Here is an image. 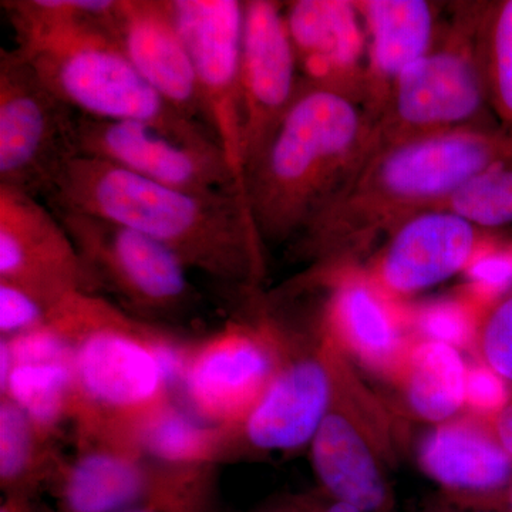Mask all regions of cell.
<instances>
[{"label":"cell","instance_id":"16","mask_svg":"<svg viewBox=\"0 0 512 512\" xmlns=\"http://www.w3.org/2000/svg\"><path fill=\"white\" fill-rule=\"evenodd\" d=\"M325 357H305L276 373L252 409L245 434L258 450L289 451L312 443L335 396L332 346Z\"/></svg>","mask_w":512,"mask_h":512},{"label":"cell","instance_id":"12","mask_svg":"<svg viewBox=\"0 0 512 512\" xmlns=\"http://www.w3.org/2000/svg\"><path fill=\"white\" fill-rule=\"evenodd\" d=\"M0 282L18 285L59 308L84 288L79 254L49 205L0 185Z\"/></svg>","mask_w":512,"mask_h":512},{"label":"cell","instance_id":"9","mask_svg":"<svg viewBox=\"0 0 512 512\" xmlns=\"http://www.w3.org/2000/svg\"><path fill=\"white\" fill-rule=\"evenodd\" d=\"M171 8L194 64L212 133L247 201L241 83L244 2L171 0Z\"/></svg>","mask_w":512,"mask_h":512},{"label":"cell","instance_id":"22","mask_svg":"<svg viewBox=\"0 0 512 512\" xmlns=\"http://www.w3.org/2000/svg\"><path fill=\"white\" fill-rule=\"evenodd\" d=\"M399 372L404 403L416 419L437 426L456 419L466 406L468 366L460 349L421 339Z\"/></svg>","mask_w":512,"mask_h":512},{"label":"cell","instance_id":"21","mask_svg":"<svg viewBox=\"0 0 512 512\" xmlns=\"http://www.w3.org/2000/svg\"><path fill=\"white\" fill-rule=\"evenodd\" d=\"M264 343L245 336L224 339L202 352L187 373L192 402L211 416L252 409L276 373Z\"/></svg>","mask_w":512,"mask_h":512},{"label":"cell","instance_id":"27","mask_svg":"<svg viewBox=\"0 0 512 512\" xmlns=\"http://www.w3.org/2000/svg\"><path fill=\"white\" fill-rule=\"evenodd\" d=\"M143 444L148 453L165 463H191L208 451L211 436L194 417L167 409L148 421L143 430Z\"/></svg>","mask_w":512,"mask_h":512},{"label":"cell","instance_id":"14","mask_svg":"<svg viewBox=\"0 0 512 512\" xmlns=\"http://www.w3.org/2000/svg\"><path fill=\"white\" fill-rule=\"evenodd\" d=\"M285 5L286 28L303 82L362 107L366 35L355 2L295 0Z\"/></svg>","mask_w":512,"mask_h":512},{"label":"cell","instance_id":"30","mask_svg":"<svg viewBox=\"0 0 512 512\" xmlns=\"http://www.w3.org/2000/svg\"><path fill=\"white\" fill-rule=\"evenodd\" d=\"M56 306L28 289L9 282H0V330L3 335L29 332L42 328L47 312L56 311Z\"/></svg>","mask_w":512,"mask_h":512},{"label":"cell","instance_id":"37","mask_svg":"<svg viewBox=\"0 0 512 512\" xmlns=\"http://www.w3.org/2000/svg\"><path fill=\"white\" fill-rule=\"evenodd\" d=\"M424 512H503L498 510H490V508H474L466 507V505H460L453 503V501L447 500L443 495L437 498L436 501H431L427 505Z\"/></svg>","mask_w":512,"mask_h":512},{"label":"cell","instance_id":"5","mask_svg":"<svg viewBox=\"0 0 512 512\" xmlns=\"http://www.w3.org/2000/svg\"><path fill=\"white\" fill-rule=\"evenodd\" d=\"M485 3H460L429 52L402 74L372 126L367 158L417 138L483 124L478 119L488 101L478 30Z\"/></svg>","mask_w":512,"mask_h":512},{"label":"cell","instance_id":"39","mask_svg":"<svg viewBox=\"0 0 512 512\" xmlns=\"http://www.w3.org/2000/svg\"><path fill=\"white\" fill-rule=\"evenodd\" d=\"M322 512H362L352 505L338 503V501H330L328 504L322 505Z\"/></svg>","mask_w":512,"mask_h":512},{"label":"cell","instance_id":"19","mask_svg":"<svg viewBox=\"0 0 512 512\" xmlns=\"http://www.w3.org/2000/svg\"><path fill=\"white\" fill-rule=\"evenodd\" d=\"M325 320L328 338L377 372H399L412 348L386 296L366 274L338 275Z\"/></svg>","mask_w":512,"mask_h":512},{"label":"cell","instance_id":"31","mask_svg":"<svg viewBox=\"0 0 512 512\" xmlns=\"http://www.w3.org/2000/svg\"><path fill=\"white\" fill-rule=\"evenodd\" d=\"M8 343L15 365L62 363V365L74 366V353L69 343L55 330L47 328L29 330Z\"/></svg>","mask_w":512,"mask_h":512},{"label":"cell","instance_id":"23","mask_svg":"<svg viewBox=\"0 0 512 512\" xmlns=\"http://www.w3.org/2000/svg\"><path fill=\"white\" fill-rule=\"evenodd\" d=\"M146 491L143 470L130 458L96 451L80 458L67 474L64 504L70 512H124Z\"/></svg>","mask_w":512,"mask_h":512},{"label":"cell","instance_id":"17","mask_svg":"<svg viewBox=\"0 0 512 512\" xmlns=\"http://www.w3.org/2000/svg\"><path fill=\"white\" fill-rule=\"evenodd\" d=\"M366 35L362 109L376 123L402 74L433 46L437 8L426 0H355Z\"/></svg>","mask_w":512,"mask_h":512},{"label":"cell","instance_id":"3","mask_svg":"<svg viewBox=\"0 0 512 512\" xmlns=\"http://www.w3.org/2000/svg\"><path fill=\"white\" fill-rule=\"evenodd\" d=\"M53 211L94 215L134 229L225 281L251 284L264 271L262 244L238 192L195 194L89 156L64 164L45 195Z\"/></svg>","mask_w":512,"mask_h":512},{"label":"cell","instance_id":"13","mask_svg":"<svg viewBox=\"0 0 512 512\" xmlns=\"http://www.w3.org/2000/svg\"><path fill=\"white\" fill-rule=\"evenodd\" d=\"M481 231L446 208L421 211L387 235L367 278L386 298L427 291L470 268Z\"/></svg>","mask_w":512,"mask_h":512},{"label":"cell","instance_id":"33","mask_svg":"<svg viewBox=\"0 0 512 512\" xmlns=\"http://www.w3.org/2000/svg\"><path fill=\"white\" fill-rule=\"evenodd\" d=\"M512 400L510 383L481 363L468 367L466 406L484 416L494 417Z\"/></svg>","mask_w":512,"mask_h":512},{"label":"cell","instance_id":"35","mask_svg":"<svg viewBox=\"0 0 512 512\" xmlns=\"http://www.w3.org/2000/svg\"><path fill=\"white\" fill-rule=\"evenodd\" d=\"M491 431L501 447L512 457V400L491 421Z\"/></svg>","mask_w":512,"mask_h":512},{"label":"cell","instance_id":"15","mask_svg":"<svg viewBox=\"0 0 512 512\" xmlns=\"http://www.w3.org/2000/svg\"><path fill=\"white\" fill-rule=\"evenodd\" d=\"M113 29L143 79L171 107L214 136L171 0H117Z\"/></svg>","mask_w":512,"mask_h":512},{"label":"cell","instance_id":"26","mask_svg":"<svg viewBox=\"0 0 512 512\" xmlns=\"http://www.w3.org/2000/svg\"><path fill=\"white\" fill-rule=\"evenodd\" d=\"M456 212L481 229L512 224V160L471 178L440 207Z\"/></svg>","mask_w":512,"mask_h":512},{"label":"cell","instance_id":"34","mask_svg":"<svg viewBox=\"0 0 512 512\" xmlns=\"http://www.w3.org/2000/svg\"><path fill=\"white\" fill-rule=\"evenodd\" d=\"M151 348H153L154 356H156L164 383L177 382L178 377L183 375L184 369L183 357L178 353V350L167 345V343H153Z\"/></svg>","mask_w":512,"mask_h":512},{"label":"cell","instance_id":"10","mask_svg":"<svg viewBox=\"0 0 512 512\" xmlns=\"http://www.w3.org/2000/svg\"><path fill=\"white\" fill-rule=\"evenodd\" d=\"M74 141L80 156L100 158L147 180L195 194L238 192L244 198L220 147L191 146L147 124L80 113Z\"/></svg>","mask_w":512,"mask_h":512},{"label":"cell","instance_id":"32","mask_svg":"<svg viewBox=\"0 0 512 512\" xmlns=\"http://www.w3.org/2000/svg\"><path fill=\"white\" fill-rule=\"evenodd\" d=\"M417 329L423 340L446 343L457 349H463L471 340H476L477 332V326L471 323L466 313L450 303L421 313Z\"/></svg>","mask_w":512,"mask_h":512},{"label":"cell","instance_id":"28","mask_svg":"<svg viewBox=\"0 0 512 512\" xmlns=\"http://www.w3.org/2000/svg\"><path fill=\"white\" fill-rule=\"evenodd\" d=\"M476 345L483 365L512 384V288L488 305L477 323Z\"/></svg>","mask_w":512,"mask_h":512},{"label":"cell","instance_id":"40","mask_svg":"<svg viewBox=\"0 0 512 512\" xmlns=\"http://www.w3.org/2000/svg\"><path fill=\"white\" fill-rule=\"evenodd\" d=\"M0 512H15V511L10 510V508H9V507H3V508H2V511H0Z\"/></svg>","mask_w":512,"mask_h":512},{"label":"cell","instance_id":"11","mask_svg":"<svg viewBox=\"0 0 512 512\" xmlns=\"http://www.w3.org/2000/svg\"><path fill=\"white\" fill-rule=\"evenodd\" d=\"M241 83L247 180L249 171L271 143L302 86L295 50L286 28L284 3L244 2Z\"/></svg>","mask_w":512,"mask_h":512},{"label":"cell","instance_id":"1","mask_svg":"<svg viewBox=\"0 0 512 512\" xmlns=\"http://www.w3.org/2000/svg\"><path fill=\"white\" fill-rule=\"evenodd\" d=\"M512 160V128L473 124L384 148L295 239L325 268L372 251L402 222L440 207L471 178Z\"/></svg>","mask_w":512,"mask_h":512},{"label":"cell","instance_id":"2","mask_svg":"<svg viewBox=\"0 0 512 512\" xmlns=\"http://www.w3.org/2000/svg\"><path fill=\"white\" fill-rule=\"evenodd\" d=\"M116 2L9 0L2 8L16 33V52L77 113L136 121L191 146L220 147L137 72L114 33Z\"/></svg>","mask_w":512,"mask_h":512},{"label":"cell","instance_id":"18","mask_svg":"<svg viewBox=\"0 0 512 512\" xmlns=\"http://www.w3.org/2000/svg\"><path fill=\"white\" fill-rule=\"evenodd\" d=\"M417 463L448 500L488 497L512 483V457L491 427L476 420L453 419L434 426L420 441Z\"/></svg>","mask_w":512,"mask_h":512},{"label":"cell","instance_id":"7","mask_svg":"<svg viewBox=\"0 0 512 512\" xmlns=\"http://www.w3.org/2000/svg\"><path fill=\"white\" fill-rule=\"evenodd\" d=\"M79 113L22 56L0 52V185L45 198L64 164L77 156Z\"/></svg>","mask_w":512,"mask_h":512},{"label":"cell","instance_id":"36","mask_svg":"<svg viewBox=\"0 0 512 512\" xmlns=\"http://www.w3.org/2000/svg\"><path fill=\"white\" fill-rule=\"evenodd\" d=\"M453 503L466 505V507L490 508V510L512 512V483L505 487L503 491H500V493L476 498V500L453 501Z\"/></svg>","mask_w":512,"mask_h":512},{"label":"cell","instance_id":"38","mask_svg":"<svg viewBox=\"0 0 512 512\" xmlns=\"http://www.w3.org/2000/svg\"><path fill=\"white\" fill-rule=\"evenodd\" d=\"M274 512H322V505L316 504H292L279 508Z\"/></svg>","mask_w":512,"mask_h":512},{"label":"cell","instance_id":"25","mask_svg":"<svg viewBox=\"0 0 512 512\" xmlns=\"http://www.w3.org/2000/svg\"><path fill=\"white\" fill-rule=\"evenodd\" d=\"M73 365H15L8 382L2 387L16 406L20 407L33 424L50 426L63 413L66 396L72 386Z\"/></svg>","mask_w":512,"mask_h":512},{"label":"cell","instance_id":"24","mask_svg":"<svg viewBox=\"0 0 512 512\" xmlns=\"http://www.w3.org/2000/svg\"><path fill=\"white\" fill-rule=\"evenodd\" d=\"M478 53L488 106L498 124L512 128V0L485 3Z\"/></svg>","mask_w":512,"mask_h":512},{"label":"cell","instance_id":"8","mask_svg":"<svg viewBox=\"0 0 512 512\" xmlns=\"http://www.w3.org/2000/svg\"><path fill=\"white\" fill-rule=\"evenodd\" d=\"M53 212L79 254L84 288L99 284L146 311H171L188 301L187 266L160 242L94 215Z\"/></svg>","mask_w":512,"mask_h":512},{"label":"cell","instance_id":"4","mask_svg":"<svg viewBox=\"0 0 512 512\" xmlns=\"http://www.w3.org/2000/svg\"><path fill=\"white\" fill-rule=\"evenodd\" d=\"M370 126L360 104L302 80L298 97L245 180L262 244L295 241L365 164Z\"/></svg>","mask_w":512,"mask_h":512},{"label":"cell","instance_id":"6","mask_svg":"<svg viewBox=\"0 0 512 512\" xmlns=\"http://www.w3.org/2000/svg\"><path fill=\"white\" fill-rule=\"evenodd\" d=\"M336 387L328 416L312 440L316 477L330 501L362 512H396L387 466L390 440L382 412L332 345Z\"/></svg>","mask_w":512,"mask_h":512},{"label":"cell","instance_id":"41","mask_svg":"<svg viewBox=\"0 0 512 512\" xmlns=\"http://www.w3.org/2000/svg\"><path fill=\"white\" fill-rule=\"evenodd\" d=\"M510 245H511V248H512V242H511V244H510Z\"/></svg>","mask_w":512,"mask_h":512},{"label":"cell","instance_id":"20","mask_svg":"<svg viewBox=\"0 0 512 512\" xmlns=\"http://www.w3.org/2000/svg\"><path fill=\"white\" fill-rule=\"evenodd\" d=\"M84 393L101 406H143L165 386L153 348L116 329L90 332L74 353Z\"/></svg>","mask_w":512,"mask_h":512},{"label":"cell","instance_id":"29","mask_svg":"<svg viewBox=\"0 0 512 512\" xmlns=\"http://www.w3.org/2000/svg\"><path fill=\"white\" fill-rule=\"evenodd\" d=\"M33 446V421L12 400H6L0 406V476L3 483H12L25 474L32 460Z\"/></svg>","mask_w":512,"mask_h":512}]
</instances>
